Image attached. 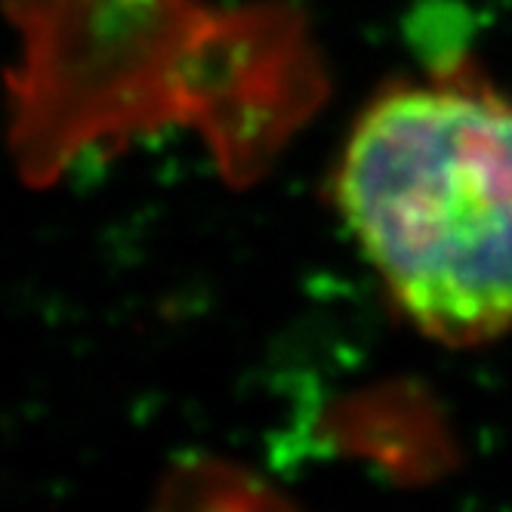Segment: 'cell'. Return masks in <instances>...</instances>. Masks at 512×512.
<instances>
[{
  "label": "cell",
  "mask_w": 512,
  "mask_h": 512,
  "mask_svg": "<svg viewBox=\"0 0 512 512\" xmlns=\"http://www.w3.org/2000/svg\"><path fill=\"white\" fill-rule=\"evenodd\" d=\"M337 207L389 300L432 340L512 327V102L460 84L380 93L337 164Z\"/></svg>",
  "instance_id": "obj_1"
}]
</instances>
